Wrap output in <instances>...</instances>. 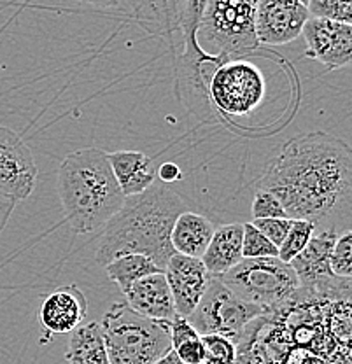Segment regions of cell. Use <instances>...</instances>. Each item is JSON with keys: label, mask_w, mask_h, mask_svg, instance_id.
<instances>
[{"label": "cell", "mask_w": 352, "mask_h": 364, "mask_svg": "<svg viewBox=\"0 0 352 364\" xmlns=\"http://www.w3.org/2000/svg\"><path fill=\"white\" fill-rule=\"evenodd\" d=\"M184 210V200L166 184L154 182L139 195L124 196L119 210L105 223L95 259L105 267L121 254L139 252L165 270L169 259L176 254L170 240L172 226Z\"/></svg>", "instance_id": "obj_2"}, {"label": "cell", "mask_w": 352, "mask_h": 364, "mask_svg": "<svg viewBox=\"0 0 352 364\" xmlns=\"http://www.w3.org/2000/svg\"><path fill=\"white\" fill-rule=\"evenodd\" d=\"M329 264L335 275L352 277V228L336 237L331 249Z\"/></svg>", "instance_id": "obj_27"}, {"label": "cell", "mask_w": 352, "mask_h": 364, "mask_svg": "<svg viewBox=\"0 0 352 364\" xmlns=\"http://www.w3.org/2000/svg\"><path fill=\"white\" fill-rule=\"evenodd\" d=\"M265 77L261 70L245 60H226L214 72L209 98L214 111L225 116H245L261 104Z\"/></svg>", "instance_id": "obj_9"}, {"label": "cell", "mask_w": 352, "mask_h": 364, "mask_svg": "<svg viewBox=\"0 0 352 364\" xmlns=\"http://www.w3.org/2000/svg\"><path fill=\"white\" fill-rule=\"evenodd\" d=\"M67 364H111L100 322H86L70 333Z\"/></svg>", "instance_id": "obj_21"}, {"label": "cell", "mask_w": 352, "mask_h": 364, "mask_svg": "<svg viewBox=\"0 0 352 364\" xmlns=\"http://www.w3.org/2000/svg\"><path fill=\"white\" fill-rule=\"evenodd\" d=\"M291 223L293 219L289 218H267V219H255L252 225H255L272 244L279 245L282 244V240L286 238L287 231H289Z\"/></svg>", "instance_id": "obj_29"}, {"label": "cell", "mask_w": 352, "mask_h": 364, "mask_svg": "<svg viewBox=\"0 0 352 364\" xmlns=\"http://www.w3.org/2000/svg\"><path fill=\"white\" fill-rule=\"evenodd\" d=\"M88 314L86 296L75 284L62 286L43 299L37 312L44 338L53 335H70L85 322Z\"/></svg>", "instance_id": "obj_13"}, {"label": "cell", "mask_w": 352, "mask_h": 364, "mask_svg": "<svg viewBox=\"0 0 352 364\" xmlns=\"http://www.w3.org/2000/svg\"><path fill=\"white\" fill-rule=\"evenodd\" d=\"M37 176L30 147L16 132L0 124V193L16 202L26 200L36 188Z\"/></svg>", "instance_id": "obj_10"}, {"label": "cell", "mask_w": 352, "mask_h": 364, "mask_svg": "<svg viewBox=\"0 0 352 364\" xmlns=\"http://www.w3.org/2000/svg\"><path fill=\"white\" fill-rule=\"evenodd\" d=\"M242 254H244V257L277 256L279 247L275 244H272L252 223H247V225H244Z\"/></svg>", "instance_id": "obj_26"}, {"label": "cell", "mask_w": 352, "mask_h": 364, "mask_svg": "<svg viewBox=\"0 0 352 364\" xmlns=\"http://www.w3.org/2000/svg\"><path fill=\"white\" fill-rule=\"evenodd\" d=\"M338 235L333 231H316L305 249L291 259V267L300 280V289L310 291L323 284L324 280L335 277L329 264L331 249Z\"/></svg>", "instance_id": "obj_17"}, {"label": "cell", "mask_w": 352, "mask_h": 364, "mask_svg": "<svg viewBox=\"0 0 352 364\" xmlns=\"http://www.w3.org/2000/svg\"><path fill=\"white\" fill-rule=\"evenodd\" d=\"M255 189L274 193L289 219L343 233L352 228V147L326 132L293 136L268 161Z\"/></svg>", "instance_id": "obj_1"}, {"label": "cell", "mask_w": 352, "mask_h": 364, "mask_svg": "<svg viewBox=\"0 0 352 364\" xmlns=\"http://www.w3.org/2000/svg\"><path fill=\"white\" fill-rule=\"evenodd\" d=\"M56 191L75 235H92L104 228L124 202L109 153L98 147L74 151L63 158L56 172Z\"/></svg>", "instance_id": "obj_3"}, {"label": "cell", "mask_w": 352, "mask_h": 364, "mask_svg": "<svg viewBox=\"0 0 352 364\" xmlns=\"http://www.w3.org/2000/svg\"><path fill=\"white\" fill-rule=\"evenodd\" d=\"M164 272L172 291L176 312L183 317H189L202 299L210 273L207 272L200 257L179 252L170 257Z\"/></svg>", "instance_id": "obj_14"}, {"label": "cell", "mask_w": 352, "mask_h": 364, "mask_svg": "<svg viewBox=\"0 0 352 364\" xmlns=\"http://www.w3.org/2000/svg\"><path fill=\"white\" fill-rule=\"evenodd\" d=\"M242 238H244V225L242 223H232V225L215 228L206 252L200 257L210 275H223L244 259Z\"/></svg>", "instance_id": "obj_18"}, {"label": "cell", "mask_w": 352, "mask_h": 364, "mask_svg": "<svg viewBox=\"0 0 352 364\" xmlns=\"http://www.w3.org/2000/svg\"><path fill=\"white\" fill-rule=\"evenodd\" d=\"M314 233H316V226L312 223L305 221V219H293L286 238L279 245V259H282L284 263H291V259L305 249Z\"/></svg>", "instance_id": "obj_23"}, {"label": "cell", "mask_w": 352, "mask_h": 364, "mask_svg": "<svg viewBox=\"0 0 352 364\" xmlns=\"http://www.w3.org/2000/svg\"><path fill=\"white\" fill-rule=\"evenodd\" d=\"M109 161L124 196L139 195L154 184L153 159L141 151H116L109 154Z\"/></svg>", "instance_id": "obj_19"}, {"label": "cell", "mask_w": 352, "mask_h": 364, "mask_svg": "<svg viewBox=\"0 0 352 364\" xmlns=\"http://www.w3.org/2000/svg\"><path fill=\"white\" fill-rule=\"evenodd\" d=\"M256 6L258 0H207L198 39L230 58L255 51L260 46L255 32Z\"/></svg>", "instance_id": "obj_6"}, {"label": "cell", "mask_w": 352, "mask_h": 364, "mask_svg": "<svg viewBox=\"0 0 352 364\" xmlns=\"http://www.w3.org/2000/svg\"><path fill=\"white\" fill-rule=\"evenodd\" d=\"M16 205H18L16 200L0 193V235H2V231L6 230L7 223H9Z\"/></svg>", "instance_id": "obj_31"}, {"label": "cell", "mask_w": 352, "mask_h": 364, "mask_svg": "<svg viewBox=\"0 0 352 364\" xmlns=\"http://www.w3.org/2000/svg\"><path fill=\"white\" fill-rule=\"evenodd\" d=\"M230 60L223 53H207L198 41V32L184 33L179 55L176 56V75L179 98L188 111L200 121L214 119V107L209 98V85L219 65Z\"/></svg>", "instance_id": "obj_8"}, {"label": "cell", "mask_w": 352, "mask_h": 364, "mask_svg": "<svg viewBox=\"0 0 352 364\" xmlns=\"http://www.w3.org/2000/svg\"><path fill=\"white\" fill-rule=\"evenodd\" d=\"M79 2L90 4V6L95 7H116L119 6L121 0H79Z\"/></svg>", "instance_id": "obj_34"}, {"label": "cell", "mask_w": 352, "mask_h": 364, "mask_svg": "<svg viewBox=\"0 0 352 364\" xmlns=\"http://www.w3.org/2000/svg\"><path fill=\"white\" fill-rule=\"evenodd\" d=\"M123 296L124 303L144 317L169 322L177 314L164 270L139 279L124 291Z\"/></svg>", "instance_id": "obj_16"}, {"label": "cell", "mask_w": 352, "mask_h": 364, "mask_svg": "<svg viewBox=\"0 0 352 364\" xmlns=\"http://www.w3.org/2000/svg\"><path fill=\"white\" fill-rule=\"evenodd\" d=\"M251 212L255 219L287 218L281 200L267 189H255V198L251 203Z\"/></svg>", "instance_id": "obj_28"}, {"label": "cell", "mask_w": 352, "mask_h": 364, "mask_svg": "<svg viewBox=\"0 0 352 364\" xmlns=\"http://www.w3.org/2000/svg\"><path fill=\"white\" fill-rule=\"evenodd\" d=\"M302 36L306 44V58L323 63L326 70L352 63V25L310 16Z\"/></svg>", "instance_id": "obj_11"}, {"label": "cell", "mask_w": 352, "mask_h": 364, "mask_svg": "<svg viewBox=\"0 0 352 364\" xmlns=\"http://www.w3.org/2000/svg\"><path fill=\"white\" fill-rule=\"evenodd\" d=\"M156 176L160 177L161 182H176L179 179H183V172H181L179 166L176 163H164V165L158 168Z\"/></svg>", "instance_id": "obj_32"}, {"label": "cell", "mask_w": 352, "mask_h": 364, "mask_svg": "<svg viewBox=\"0 0 352 364\" xmlns=\"http://www.w3.org/2000/svg\"><path fill=\"white\" fill-rule=\"evenodd\" d=\"M298 2H302V4H305V6H306V4H309V0H298Z\"/></svg>", "instance_id": "obj_35"}, {"label": "cell", "mask_w": 352, "mask_h": 364, "mask_svg": "<svg viewBox=\"0 0 352 364\" xmlns=\"http://www.w3.org/2000/svg\"><path fill=\"white\" fill-rule=\"evenodd\" d=\"M219 277L235 294L261 306L265 314L293 303L300 289L297 272L279 256L244 257Z\"/></svg>", "instance_id": "obj_5"}, {"label": "cell", "mask_w": 352, "mask_h": 364, "mask_svg": "<svg viewBox=\"0 0 352 364\" xmlns=\"http://www.w3.org/2000/svg\"><path fill=\"white\" fill-rule=\"evenodd\" d=\"M265 310L235 294L219 275H210L196 309L189 314V322L200 335H225L235 343L244 336L245 329L261 317Z\"/></svg>", "instance_id": "obj_7"}, {"label": "cell", "mask_w": 352, "mask_h": 364, "mask_svg": "<svg viewBox=\"0 0 352 364\" xmlns=\"http://www.w3.org/2000/svg\"><path fill=\"white\" fill-rule=\"evenodd\" d=\"M309 7L298 0H258L255 32L260 44L282 46L302 36Z\"/></svg>", "instance_id": "obj_12"}, {"label": "cell", "mask_w": 352, "mask_h": 364, "mask_svg": "<svg viewBox=\"0 0 352 364\" xmlns=\"http://www.w3.org/2000/svg\"><path fill=\"white\" fill-rule=\"evenodd\" d=\"M310 16L352 25V0H309Z\"/></svg>", "instance_id": "obj_25"}, {"label": "cell", "mask_w": 352, "mask_h": 364, "mask_svg": "<svg viewBox=\"0 0 352 364\" xmlns=\"http://www.w3.org/2000/svg\"><path fill=\"white\" fill-rule=\"evenodd\" d=\"M111 364H153L172 350L169 322L144 317L127 303H114L102 318Z\"/></svg>", "instance_id": "obj_4"}, {"label": "cell", "mask_w": 352, "mask_h": 364, "mask_svg": "<svg viewBox=\"0 0 352 364\" xmlns=\"http://www.w3.org/2000/svg\"><path fill=\"white\" fill-rule=\"evenodd\" d=\"M124 6L147 33L179 49L188 0H124Z\"/></svg>", "instance_id": "obj_15"}, {"label": "cell", "mask_w": 352, "mask_h": 364, "mask_svg": "<svg viewBox=\"0 0 352 364\" xmlns=\"http://www.w3.org/2000/svg\"><path fill=\"white\" fill-rule=\"evenodd\" d=\"M214 230V225L206 215L191 210L181 212L174 223L172 233H170L174 250L191 257H202Z\"/></svg>", "instance_id": "obj_20"}, {"label": "cell", "mask_w": 352, "mask_h": 364, "mask_svg": "<svg viewBox=\"0 0 352 364\" xmlns=\"http://www.w3.org/2000/svg\"><path fill=\"white\" fill-rule=\"evenodd\" d=\"M172 350L176 352L177 358H179L184 364H203V358H206L202 335L176 345V347H172Z\"/></svg>", "instance_id": "obj_30"}, {"label": "cell", "mask_w": 352, "mask_h": 364, "mask_svg": "<svg viewBox=\"0 0 352 364\" xmlns=\"http://www.w3.org/2000/svg\"><path fill=\"white\" fill-rule=\"evenodd\" d=\"M104 268L109 279L119 286L121 293H124L132 284L137 282L142 277L161 272V268L151 257L139 252H128L116 256Z\"/></svg>", "instance_id": "obj_22"}, {"label": "cell", "mask_w": 352, "mask_h": 364, "mask_svg": "<svg viewBox=\"0 0 352 364\" xmlns=\"http://www.w3.org/2000/svg\"><path fill=\"white\" fill-rule=\"evenodd\" d=\"M153 364H184V363L181 361L179 358H177L176 352L169 350V352H166V354L161 355V358H158Z\"/></svg>", "instance_id": "obj_33"}, {"label": "cell", "mask_w": 352, "mask_h": 364, "mask_svg": "<svg viewBox=\"0 0 352 364\" xmlns=\"http://www.w3.org/2000/svg\"><path fill=\"white\" fill-rule=\"evenodd\" d=\"M206 358L203 364H235L237 359V343L225 335H202Z\"/></svg>", "instance_id": "obj_24"}]
</instances>
